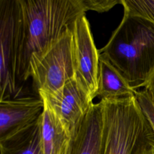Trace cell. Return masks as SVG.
<instances>
[{
  "mask_svg": "<svg viewBox=\"0 0 154 154\" xmlns=\"http://www.w3.org/2000/svg\"><path fill=\"white\" fill-rule=\"evenodd\" d=\"M20 22L16 59L18 82L29 78L33 54L45 49L85 10L81 0H19Z\"/></svg>",
  "mask_w": 154,
  "mask_h": 154,
  "instance_id": "cell-1",
  "label": "cell"
},
{
  "mask_svg": "<svg viewBox=\"0 0 154 154\" xmlns=\"http://www.w3.org/2000/svg\"><path fill=\"white\" fill-rule=\"evenodd\" d=\"M98 52L133 90L144 87L154 69V23L124 13L106 45Z\"/></svg>",
  "mask_w": 154,
  "mask_h": 154,
  "instance_id": "cell-2",
  "label": "cell"
},
{
  "mask_svg": "<svg viewBox=\"0 0 154 154\" xmlns=\"http://www.w3.org/2000/svg\"><path fill=\"white\" fill-rule=\"evenodd\" d=\"M101 154H154V130L135 94L105 99Z\"/></svg>",
  "mask_w": 154,
  "mask_h": 154,
  "instance_id": "cell-3",
  "label": "cell"
},
{
  "mask_svg": "<svg viewBox=\"0 0 154 154\" xmlns=\"http://www.w3.org/2000/svg\"><path fill=\"white\" fill-rule=\"evenodd\" d=\"M30 77L38 93L49 94L57 92L76 77L71 28L45 49L31 55Z\"/></svg>",
  "mask_w": 154,
  "mask_h": 154,
  "instance_id": "cell-4",
  "label": "cell"
},
{
  "mask_svg": "<svg viewBox=\"0 0 154 154\" xmlns=\"http://www.w3.org/2000/svg\"><path fill=\"white\" fill-rule=\"evenodd\" d=\"M19 22V0H0V100L17 97L20 91L16 77Z\"/></svg>",
  "mask_w": 154,
  "mask_h": 154,
  "instance_id": "cell-5",
  "label": "cell"
},
{
  "mask_svg": "<svg viewBox=\"0 0 154 154\" xmlns=\"http://www.w3.org/2000/svg\"><path fill=\"white\" fill-rule=\"evenodd\" d=\"M71 31L76 77L93 100L97 89L99 54L85 14L75 20Z\"/></svg>",
  "mask_w": 154,
  "mask_h": 154,
  "instance_id": "cell-6",
  "label": "cell"
},
{
  "mask_svg": "<svg viewBox=\"0 0 154 154\" xmlns=\"http://www.w3.org/2000/svg\"><path fill=\"white\" fill-rule=\"evenodd\" d=\"M71 135L85 117L93 103L88 92L76 77L54 94L38 93Z\"/></svg>",
  "mask_w": 154,
  "mask_h": 154,
  "instance_id": "cell-7",
  "label": "cell"
},
{
  "mask_svg": "<svg viewBox=\"0 0 154 154\" xmlns=\"http://www.w3.org/2000/svg\"><path fill=\"white\" fill-rule=\"evenodd\" d=\"M43 107V101L39 95L0 100V139L33 123L42 115Z\"/></svg>",
  "mask_w": 154,
  "mask_h": 154,
  "instance_id": "cell-8",
  "label": "cell"
},
{
  "mask_svg": "<svg viewBox=\"0 0 154 154\" xmlns=\"http://www.w3.org/2000/svg\"><path fill=\"white\" fill-rule=\"evenodd\" d=\"M102 128L101 103H92L72 134L69 154H101Z\"/></svg>",
  "mask_w": 154,
  "mask_h": 154,
  "instance_id": "cell-9",
  "label": "cell"
},
{
  "mask_svg": "<svg viewBox=\"0 0 154 154\" xmlns=\"http://www.w3.org/2000/svg\"><path fill=\"white\" fill-rule=\"evenodd\" d=\"M43 100V99H42ZM41 116V139L44 154H65L72 135L45 101Z\"/></svg>",
  "mask_w": 154,
  "mask_h": 154,
  "instance_id": "cell-10",
  "label": "cell"
},
{
  "mask_svg": "<svg viewBox=\"0 0 154 154\" xmlns=\"http://www.w3.org/2000/svg\"><path fill=\"white\" fill-rule=\"evenodd\" d=\"M41 116L26 128L0 139L1 154H44L41 139Z\"/></svg>",
  "mask_w": 154,
  "mask_h": 154,
  "instance_id": "cell-11",
  "label": "cell"
},
{
  "mask_svg": "<svg viewBox=\"0 0 154 154\" xmlns=\"http://www.w3.org/2000/svg\"><path fill=\"white\" fill-rule=\"evenodd\" d=\"M135 91L109 61L99 54L96 96L101 99H117L134 95Z\"/></svg>",
  "mask_w": 154,
  "mask_h": 154,
  "instance_id": "cell-12",
  "label": "cell"
},
{
  "mask_svg": "<svg viewBox=\"0 0 154 154\" xmlns=\"http://www.w3.org/2000/svg\"><path fill=\"white\" fill-rule=\"evenodd\" d=\"M124 13L140 16L154 23V0H121Z\"/></svg>",
  "mask_w": 154,
  "mask_h": 154,
  "instance_id": "cell-13",
  "label": "cell"
},
{
  "mask_svg": "<svg viewBox=\"0 0 154 154\" xmlns=\"http://www.w3.org/2000/svg\"><path fill=\"white\" fill-rule=\"evenodd\" d=\"M135 96L143 112L154 130V100L145 88L136 90Z\"/></svg>",
  "mask_w": 154,
  "mask_h": 154,
  "instance_id": "cell-14",
  "label": "cell"
},
{
  "mask_svg": "<svg viewBox=\"0 0 154 154\" xmlns=\"http://www.w3.org/2000/svg\"><path fill=\"white\" fill-rule=\"evenodd\" d=\"M85 10L95 11L98 13L106 12L116 4H121V0H81Z\"/></svg>",
  "mask_w": 154,
  "mask_h": 154,
  "instance_id": "cell-15",
  "label": "cell"
},
{
  "mask_svg": "<svg viewBox=\"0 0 154 154\" xmlns=\"http://www.w3.org/2000/svg\"><path fill=\"white\" fill-rule=\"evenodd\" d=\"M144 87L149 93L152 98L154 100V69L150 75Z\"/></svg>",
  "mask_w": 154,
  "mask_h": 154,
  "instance_id": "cell-16",
  "label": "cell"
},
{
  "mask_svg": "<svg viewBox=\"0 0 154 154\" xmlns=\"http://www.w3.org/2000/svg\"><path fill=\"white\" fill-rule=\"evenodd\" d=\"M69 145H70V144H69ZM69 148L67 149V150H66V152L65 154H69Z\"/></svg>",
  "mask_w": 154,
  "mask_h": 154,
  "instance_id": "cell-17",
  "label": "cell"
}]
</instances>
